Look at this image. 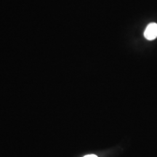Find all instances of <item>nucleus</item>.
Instances as JSON below:
<instances>
[{
  "label": "nucleus",
  "mask_w": 157,
  "mask_h": 157,
  "mask_svg": "<svg viewBox=\"0 0 157 157\" xmlns=\"http://www.w3.org/2000/svg\"><path fill=\"white\" fill-rule=\"evenodd\" d=\"M145 38L148 40H154L157 37V24L155 23H151L147 25L144 31Z\"/></svg>",
  "instance_id": "obj_1"
},
{
  "label": "nucleus",
  "mask_w": 157,
  "mask_h": 157,
  "mask_svg": "<svg viewBox=\"0 0 157 157\" xmlns=\"http://www.w3.org/2000/svg\"><path fill=\"white\" fill-rule=\"evenodd\" d=\"M84 157H98L95 155H87V156H85Z\"/></svg>",
  "instance_id": "obj_2"
}]
</instances>
